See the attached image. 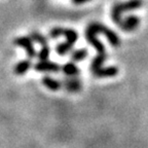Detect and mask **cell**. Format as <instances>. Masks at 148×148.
Here are the masks:
<instances>
[{"label":"cell","mask_w":148,"mask_h":148,"mask_svg":"<svg viewBox=\"0 0 148 148\" xmlns=\"http://www.w3.org/2000/svg\"><path fill=\"white\" fill-rule=\"evenodd\" d=\"M97 33H103V34L108 38L109 42L113 46H118L120 44L119 37H118L113 31L110 30L109 28L105 27L103 24L92 23L88 26L86 32V39H88V43L95 46L96 51H97V53H98V55L94 58L92 64H90V69H92V73L102 67V65H103L104 61L106 60V58H107L104 45H103V44L97 39V37H96Z\"/></svg>","instance_id":"6da1fadb"},{"label":"cell","mask_w":148,"mask_h":148,"mask_svg":"<svg viewBox=\"0 0 148 148\" xmlns=\"http://www.w3.org/2000/svg\"><path fill=\"white\" fill-rule=\"evenodd\" d=\"M49 36L53 37V38H56L58 36H65L66 39H67V42L70 43L71 45H74V43L76 42L77 40V33L74 30H71V29H63V28H53V30L49 32Z\"/></svg>","instance_id":"3957f363"},{"label":"cell","mask_w":148,"mask_h":148,"mask_svg":"<svg viewBox=\"0 0 148 148\" xmlns=\"http://www.w3.org/2000/svg\"><path fill=\"white\" fill-rule=\"evenodd\" d=\"M14 43L16 44V45L23 47L26 51V53H27L29 58H34L35 56H36V51H35L34 46H33L32 39H31L30 37H26V36L18 37V38L14 39Z\"/></svg>","instance_id":"277c9868"},{"label":"cell","mask_w":148,"mask_h":148,"mask_svg":"<svg viewBox=\"0 0 148 148\" xmlns=\"http://www.w3.org/2000/svg\"><path fill=\"white\" fill-rule=\"evenodd\" d=\"M32 64H31V61L30 60H24V61H21L20 63L16 65V67L14 69V74L16 75H23L25 74L28 70L30 69Z\"/></svg>","instance_id":"30bf717a"},{"label":"cell","mask_w":148,"mask_h":148,"mask_svg":"<svg viewBox=\"0 0 148 148\" xmlns=\"http://www.w3.org/2000/svg\"><path fill=\"white\" fill-rule=\"evenodd\" d=\"M42 83H43V86L45 88H47L51 90H53V92L60 90L62 88V82H60L57 79H53V77L49 76H44L42 78Z\"/></svg>","instance_id":"9c48e42d"},{"label":"cell","mask_w":148,"mask_h":148,"mask_svg":"<svg viewBox=\"0 0 148 148\" xmlns=\"http://www.w3.org/2000/svg\"><path fill=\"white\" fill-rule=\"evenodd\" d=\"M49 53H51V49H49V46L46 45H42V49L41 51H39V53H38V59H39V61H45L49 59Z\"/></svg>","instance_id":"9a60e30c"},{"label":"cell","mask_w":148,"mask_h":148,"mask_svg":"<svg viewBox=\"0 0 148 148\" xmlns=\"http://www.w3.org/2000/svg\"><path fill=\"white\" fill-rule=\"evenodd\" d=\"M118 72V69L114 66H111V67H106L103 68L101 67L100 69H98L97 71L94 72V75L96 77H112L115 76Z\"/></svg>","instance_id":"ba28073f"},{"label":"cell","mask_w":148,"mask_h":148,"mask_svg":"<svg viewBox=\"0 0 148 148\" xmlns=\"http://www.w3.org/2000/svg\"><path fill=\"white\" fill-rule=\"evenodd\" d=\"M142 0H130L127 2L123 3H116L115 5L112 8V12H111V16H112V20L115 23L119 24L121 21V14L123 12H130V10H134L139 7L142 6Z\"/></svg>","instance_id":"7a4b0ae2"},{"label":"cell","mask_w":148,"mask_h":148,"mask_svg":"<svg viewBox=\"0 0 148 148\" xmlns=\"http://www.w3.org/2000/svg\"><path fill=\"white\" fill-rule=\"evenodd\" d=\"M86 55H88V51L86 49H77V51H74L71 53V59L74 62H79V61H82L86 59Z\"/></svg>","instance_id":"7c38bea8"},{"label":"cell","mask_w":148,"mask_h":148,"mask_svg":"<svg viewBox=\"0 0 148 148\" xmlns=\"http://www.w3.org/2000/svg\"><path fill=\"white\" fill-rule=\"evenodd\" d=\"M62 70L67 76L75 77L79 74V69L76 67V65L74 63H67L62 67Z\"/></svg>","instance_id":"8fae6325"},{"label":"cell","mask_w":148,"mask_h":148,"mask_svg":"<svg viewBox=\"0 0 148 148\" xmlns=\"http://www.w3.org/2000/svg\"><path fill=\"white\" fill-rule=\"evenodd\" d=\"M72 46L73 45H71L70 43H68L67 41L65 42V43H61V44H59L58 46H57V53H59V55H61V56H63V55H66L67 53H69L70 51L72 49Z\"/></svg>","instance_id":"4fadbf2b"},{"label":"cell","mask_w":148,"mask_h":148,"mask_svg":"<svg viewBox=\"0 0 148 148\" xmlns=\"http://www.w3.org/2000/svg\"><path fill=\"white\" fill-rule=\"evenodd\" d=\"M30 38L33 40V41L37 42V43L41 44V45H45L46 44V38L43 36V35H41L40 33L38 32H32L30 35Z\"/></svg>","instance_id":"5bb4252c"},{"label":"cell","mask_w":148,"mask_h":148,"mask_svg":"<svg viewBox=\"0 0 148 148\" xmlns=\"http://www.w3.org/2000/svg\"><path fill=\"white\" fill-rule=\"evenodd\" d=\"M140 20L135 16H129L121 20L119 23V27L125 31H133L138 27Z\"/></svg>","instance_id":"8992f818"},{"label":"cell","mask_w":148,"mask_h":148,"mask_svg":"<svg viewBox=\"0 0 148 148\" xmlns=\"http://www.w3.org/2000/svg\"><path fill=\"white\" fill-rule=\"evenodd\" d=\"M34 69L39 72H58L60 70V66L53 62L49 61H39L34 65Z\"/></svg>","instance_id":"5b68a950"},{"label":"cell","mask_w":148,"mask_h":148,"mask_svg":"<svg viewBox=\"0 0 148 148\" xmlns=\"http://www.w3.org/2000/svg\"><path fill=\"white\" fill-rule=\"evenodd\" d=\"M86 1H88V0H73V2L76 3V4H81V3H84Z\"/></svg>","instance_id":"2e32d148"},{"label":"cell","mask_w":148,"mask_h":148,"mask_svg":"<svg viewBox=\"0 0 148 148\" xmlns=\"http://www.w3.org/2000/svg\"><path fill=\"white\" fill-rule=\"evenodd\" d=\"M62 84L70 92H77L81 90V81L76 78V76L64 79Z\"/></svg>","instance_id":"52a82bcc"}]
</instances>
